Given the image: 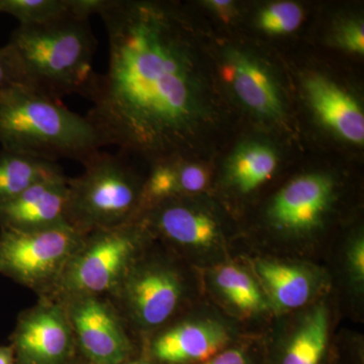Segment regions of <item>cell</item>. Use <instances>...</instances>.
I'll use <instances>...</instances> for the list:
<instances>
[{
    "label": "cell",
    "instance_id": "484cf974",
    "mask_svg": "<svg viewBox=\"0 0 364 364\" xmlns=\"http://www.w3.org/2000/svg\"><path fill=\"white\" fill-rule=\"evenodd\" d=\"M346 263L352 284L358 289H363L364 282V240L363 237H356L347 248Z\"/></svg>",
    "mask_w": 364,
    "mask_h": 364
},
{
    "label": "cell",
    "instance_id": "52a82bcc",
    "mask_svg": "<svg viewBox=\"0 0 364 364\" xmlns=\"http://www.w3.org/2000/svg\"><path fill=\"white\" fill-rule=\"evenodd\" d=\"M85 234L71 225L38 231L0 229V274L46 296Z\"/></svg>",
    "mask_w": 364,
    "mask_h": 364
},
{
    "label": "cell",
    "instance_id": "3957f363",
    "mask_svg": "<svg viewBox=\"0 0 364 364\" xmlns=\"http://www.w3.org/2000/svg\"><path fill=\"white\" fill-rule=\"evenodd\" d=\"M88 21L68 14L18 26L9 44L21 60L28 86L60 102L74 93L88 97L97 76L92 66L97 41Z\"/></svg>",
    "mask_w": 364,
    "mask_h": 364
},
{
    "label": "cell",
    "instance_id": "7c38bea8",
    "mask_svg": "<svg viewBox=\"0 0 364 364\" xmlns=\"http://www.w3.org/2000/svg\"><path fill=\"white\" fill-rule=\"evenodd\" d=\"M334 196V184L323 174L296 177L284 186L268 208L275 229L294 237L311 235L322 226Z\"/></svg>",
    "mask_w": 364,
    "mask_h": 364
},
{
    "label": "cell",
    "instance_id": "4fadbf2b",
    "mask_svg": "<svg viewBox=\"0 0 364 364\" xmlns=\"http://www.w3.org/2000/svg\"><path fill=\"white\" fill-rule=\"evenodd\" d=\"M68 179L46 181L0 203V229L38 231L69 225Z\"/></svg>",
    "mask_w": 364,
    "mask_h": 364
},
{
    "label": "cell",
    "instance_id": "ba28073f",
    "mask_svg": "<svg viewBox=\"0 0 364 364\" xmlns=\"http://www.w3.org/2000/svg\"><path fill=\"white\" fill-rule=\"evenodd\" d=\"M85 364H122L140 353V346L109 296H82L61 301Z\"/></svg>",
    "mask_w": 364,
    "mask_h": 364
},
{
    "label": "cell",
    "instance_id": "ac0fdd59",
    "mask_svg": "<svg viewBox=\"0 0 364 364\" xmlns=\"http://www.w3.org/2000/svg\"><path fill=\"white\" fill-rule=\"evenodd\" d=\"M65 176L57 162L1 149L0 203L21 195L36 184Z\"/></svg>",
    "mask_w": 364,
    "mask_h": 364
},
{
    "label": "cell",
    "instance_id": "9a60e30c",
    "mask_svg": "<svg viewBox=\"0 0 364 364\" xmlns=\"http://www.w3.org/2000/svg\"><path fill=\"white\" fill-rule=\"evenodd\" d=\"M253 267L269 308L279 313L308 305L320 289L318 272L304 263L262 258Z\"/></svg>",
    "mask_w": 364,
    "mask_h": 364
},
{
    "label": "cell",
    "instance_id": "f1b7e54d",
    "mask_svg": "<svg viewBox=\"0 0 364 364\" xmlns=\"http://www.w3.org/2000/svg\"><path fill=\"white\" fill-rule=\"evenodd\" d=\"M122 364H156L153 363L152 360L148 356H146L143 352L140 351L138 355L135 358H131L130 360L126 361V363Z\"/></svg>",
    "mask_w": 364,
    "mask_h": 364
},
{
    "label": "cell",
    "instance_id": "7402d4cb",
    "mask_svg": "<svg viewBox=\"0 0 364 364\" xmlns=\"http://www.w3.org/2000/svg\"><path fill=\"white\" fill-rule=\"evenodd\" d=\"M262 30L272 33L294 32L303 21V11L298 4L291 1H280L270 4L259 16Z\"/></svg>",
    "mask_w": 364,
    "mask_h": 364
},
{
    "label": "cell",
    "instance_id": "9c48e42d",
    "mask_svg": "<svg viewBox=\"0 0 364 364\" xmlns=\"http://www.w3.org/2000/svg\"><path fill=\"white\" fill-rule=\"evenodd\" d=\"M9 345L16 364H70L78 356L65 309L46 298L18 316Z\"/></svg>",
    "mask_w": 364,
    "mask_h": 364
},
{
    "label": "cell",
    "instance_id": "7a4b0ae2",
    "mask_svg": "<svg viewBox=\"0 0 364 364\" xmlns=\"http://www.w3.org/2000/svg\"><path fill=\"white\" fill-rule=\"evenodd\" d=\"M0 145L48 161L81 163L104 147L87 117L26 85L0 91Z\"/></svg>",
    "mask_w": 364,
    "mask_h": 364
},
{
    "label": "cell",
    "instance_id": "603a6c76",
    "mask_svg": "<svg viewBox=\"0 0 364 364\" xmlns=\"http://www.w3.org/2000/svg\"><path fill=\"white\" fill-rule=\"evenodd\" d=\"M202 364H267L265 347L235 341Z\"/></svg>",
    "mask_w": 364,
    "mask_h": 364
},
{
    "label": "cell",
    "instance_id": "4316f807",
    "mask_svg": "<svg viewBox=\"0 0 364 364\" xmlns=\"http://www.w3.org/2000/svg\"><path fill=\"white\" fill-rule=\"evenodd\" d=\"M339 41L349 51L363 54V23L360 21H352L345 25L339 33Z\"/></svg>",
    "mask_w": 364,
    "mask_h": 364
},
{
    "label": "cell",
    "instance_id": "d6986e66",
    "mask_svg": "<svg viewBox=\"0 0 364 364\" xmlns=\"http://www.w3.org/2000/svg\"><path fill=\"white\" fill-rule=\"evenodd\" d=\"M213 284L228 305L240 313L255 315L270 309L258 280L239 265L229 263L215 268Z\"/></svg>",
    "mask_w": 364,
    "mask_h": 364
},
{
    "label": "cell",
    "instance_id": "277c9868",
    "mask_svg": "<svg viewBox=\"0 0 364 364\" xmlns=\"http://www.w3.org/2000/svg\"><path fill=\"white\" fill-rule=\"evenodd\" d=\"M151 239L139 220L88 232L52 291L42 298L61 303L76 296H111Z\"/></svg>",
    "mask_w": 364,
    "mask_h": 364
},
{
    "label": "cell",
    "instance_id": "8fae6325",
    "mask_svg": "<svg viewBox=\"0 0 364 364\" xmlns=\"http://www.w3.org/2000/svg\"><path fill=\"white\" fill-rule=\"evenodd\" d=\"M151 238L161 239L177 252L202 255L215 250L221 240L218 223L181 198L166 200L139 215Z\"/></svg>",
    "mask_w": 364,
    "mask_h": 364
},
{
    "label": "cell",
    "instance_id": "5bb4252c",
    "mask_svg": "<svg viewBox=\"0 0 364 364\" xmlns=\"http://www.w3.org/2000/svg\"><path fill=\"white\" fill-rule=\"evenodd\" d=\"M330 331V313L317 304L272 346L265 348L267 364H334Z\"/></svg>",
    "mask_w": 364,
    "mask_h": 364
},
{
    "label": "cell",
    "instance_id": "5b68a950",
    "mask_svg": "<svg viewBox=\"0 0 364 364\" xmlns=\"http://www.w3.org/2000/svg\"><path fill=\"white\" fill-rule=\"evenodd\" d=\"M68 179V224L82 233L135 222L142 213L143 182L116 155L100 152Z\"/></svg>",
    "mask_w": 364,
    "mask_h": 364
},
{
    "label": "cell",
    "instance_id": "f546056e",
    "mask_svg": "<svg viewBox=\"0 0 364 364\" xmlns=\"http://www.w3.org/2000/svg\"><path fill=\"white\" fill-rule=\"evenodd\" d=\"M70 364H85V363H83L82 360H81V358H79V356H77V358L74 359V360L72 361V363Z\"/></svg>",
    "mask_w": 364,
    "mask_h": 364
},
{
    "label": "cell",
    "instance_id": "83f0119b",
    "mask_svg": "<svg viewBox=\"0 0 364 364\" xmlns=\"http://www.w3.org/2000/svg\"><path fill=\"white\" fill-rule=\"evenodd\" d=\"M0 364H16L11 345H0Z\"/></svg>",
    "mask_w": 364,
    "mask_h": 364
},
{
    "label": "cell",
    "instance_id": "44dd1931",
    "mask_svg": "<svg viewBox=\"0 0 364 364\" xmlns=\"http://www.w3.org/2000/svg\"><path fill=\"white\" fill-rule=\"evenodd\" d=\"M0 13L13 16L20 26L40 25L73 14V0H0Z\"/></svg>",
    "mask_w": 364,
    "mask_h": 364
},
{
    "label": "cell",
    "instance_id": "ffe728a7",
    "mask_svg": "<svg viewBox=\"0 0 364 364\" xmlns=\"http://www.w3.org/2000/svg\"><path fill=\"white\" fill-rule=\"evenodd\" d=\"M277 156L269 146L250 143L235 152L229 165L231 183L242 193H249L265 183L277 168Z\"/></svg>",
    "mask_w": 364,
    "mask_h": 364
},
{
    "label": "cell",
    "instance_id": "6da1fadb",
    "mask_svg": "<svg viewBox=\"0 0 364 364\" xmlns=\"http://www.w3.org/2000/svg\"><path fill=\"white\" fill-rule=\"evenodd\" d=\"M98 16L109 64L88 98V121L105 146L166 158L184 145L200 114L198 90L177 18L156 4L107 0Z\"/></svg>",
    "mask_w": 364,
    "mask_h": 364
},
{
    "label": "cell",
    "instance_id": "2e32d148",
    "mask_svg": "<svg viewBox=\"0 0 364 364\" xmlns=\"http://www.w3.org/2000/svg\"><path fill=\"white\" fill-rule=\"evenodd\" d=\"M309 102L321 121L349 142L363 144V109L348 93L321 75L306 78Z\"/></svg>",
    "mask_w": 364,
    "mask_h": 364
},
{
    "label": "cell",
    "instance_id": "8992f818",
    "mask_svg": "<svg viewBox=\"0 0 364 364\" xmlns=\"http://www.w3.org/2000/svg\"><path fill=\"white\" fill-rule=\"evenodd\" d=\"M186 296V279L176 263L146 249L109 298L130 332L144 341L173 322Z\"/></svg>",
    "mask_w": 364,
    "mask_h": 364
},
{
    "label": "cell",
    "instance_id": "cb8c5ba5",
    "mask_svg": "<svg viewBox=\"0 0 364 364\" xmlns=\"http://www.w3.org/2000/svg\"><path fill=\"white\" fill-rule=\"evenodd\" d=\"M16 85H26L21 60L11 45L0 48V91Z\"/></svg>",
    "mask_w": 364,
    "mask_h": 364
},
{
    "label": "cell",
    "instance_id": "d4e9b609",
    "mask_svg": "<svg viewBox=\"0 0 364 364\" xmlns=\"http://www.w3.org/2000/svg\"><path fill=\"white\" fill-rule=\"evenodd\" d=\"M176 163L179 198L184 195H193L203 191L208 183V176L200 165L191 162Z\"/></svg>",
    "mask_w": 364,
    "mask_h": 364
},
{
    "label": "cell",
    "instance_id": "30bf717a",
    "mask_svg": "<svg viewBox=\"0 0 364 364\" xmlns=\"http://www.w3.org/2000/svg\"><path fill=\"white\" fill-rule=\"evenodd\" d=\"M234 342L231 331L219 321L191 318L153 333L140 349L156 364H202Z\"/></svg>",
    "mask_w": 364,
    "mask_h": 364
},
{
    "label": "cell",
    "instance_id": "e0dca14e",
    "mask_svg": "<svg viewBox=\"0 0 364 364\" xmlns=\"http://www.w3.org/2000/svg\"><path fill=\"white\" fill-rule=\"evenodd\" d=\"M228 75L235 92L249 109L263 117L282 114V100L277 85L257 62L244 55H236L230 60Z\"/></svg>",
    "mask_w": 364,
    "mask_h": 364
}]
</instances>
